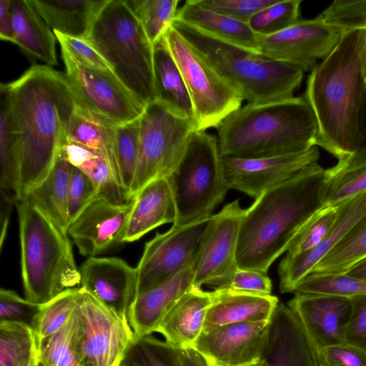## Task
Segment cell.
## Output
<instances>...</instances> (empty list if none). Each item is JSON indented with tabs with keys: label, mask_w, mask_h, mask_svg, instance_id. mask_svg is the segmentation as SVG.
I'll use <instances>...</instances> for the list:
<instances>
[{
	"label": "cell",
	"mask_w": 366,
	"mask_h": 366,
	"mask_svg": "<svg viewBox=\"0 0 366 366\" xmlns=\"http://www.w3.org/2000/svg\"><path fill=\"white\" fill-rule=\"evenodd\" d=\"M1 86L9 99L20 201L46 178L61 156L77 100L65 73L46 64H34Z\"/></svg>",
	"instance_id": "obj_1"
},
{
	"label": "cell",
	"mask_w": 366,
	"mask_h": 366,
	"mask_svg": "<svg viewBox=\"0 0 366 366\" xmlns=\"http://www.w3.org/2000/svg\"><path fill=\"white\" fill-rule=\"evenodd\" d=\"M366 30L342 34L332 51L311 71L304 98L317 124L316 147L341 159L361 144L359 122L366 91Z\"/></svg>",
	"instance_id": "obj_2"
},
{
	"label": "cell",
	"mask_w": 366,
	"mask_h": 366,
	"mask_svg": "<svg viewBox=\"0 0 366 366\" xmlns=\"http://www.w3.org/2000/svg\"><path fill=\"white\" fill-rule=\"evenodd\" d=\"M325 169L313 163L257 198L245 209L237 249L239 269L267 273L324 207Z\"/></svg>",
	"instance_id": "obj_3"
},
{
	"label": "cell",
	"mask_w": 366,
	"mask_h": 366,
	"mask_svg": "<svg viewBox=\"0 0 366 366\" xmlns=\"http://www.w3.org/2000/svg\"><path fill=\"white\" fill-rule=\"evenodd\" d=\"M222 157L257 158L302 152L316 147L317 124L304 97L246 104L218 126Z\"/></svg>",
	"instance_id": "obj_4"
},
{
	"label": "cell",
	"mask_w": 366,
	"mask_h": 366,
	"mask_svg": "<svg viewBox=\"0 0 366 366\" xmlns=\"http://www.w3.org/2000/svg\"><path fill=\"white\" fill-rule=\"evenodd\" d=\"M172 26L247 104L292 98L301 84L304 71L295 66L233 44L177 19Z\"/></svg>",
	"instance_id": "obj_5"
},
{
	"label": "cell",
	"mask_w": 366,
	"mask_h": 366,
	"mask_svg": "<svg viewBox=\"0 0 366 366\" xmlns=\"http://www.w3.org/2000/svg\"><path fill=\"white\" fill-rule=\"evenodd\" d=\"M15 205L25 298L42 305L64 291L78 287L79 269L66 232L28 199Z\"/></svg>",
	"instance_id": "obj_6"
},
{
	"label": "cell",
	"mask_w": 366,
	"mask_h": 366,
	"mask_svg": "<svg viewBox=\"0 0 366 366\" xmlns=\"http://www.w3.org/2000/svg\"><path fill=\"white\" fill-rule=\"evenodd\" d=\"M86 39L144 107L156 100L154 45L126 0H109Z\"/></svg>",
	"instance_id": "obj_7"
},
{
	"label": "cell",
	"mask_w": 366,
	"mask_h": 366,
	"mask_svg": "<svg viewBox=\"0 0 366 366\" xmlns=\"http://www.w3.org/2000/svg\"><path fill=\"white\" fill-rule=\"evenodd\" d=\"M176 206L174 226L212 216L229 189L217 137L194 130L178 164L166 177Z\"/></svg>",
	"instance_id": "obj_8"
},
{
	"label": "cell",
	"mask_w": 366,
	"mask_h": 366,
	"mask_svg": "<svg viewBox=\"0 0 366 366\" xmlns=\"http://www.w3.org/2000/svg\"><path fill=\"white\" fill-rule=\"evenodd\" d=\"M194 130L193 122L157 100L144 107L139 118L137 165L127 201L149 182L170 174Z\"/></svg>",
	"instance_id": "obj_9"
},
{
	"label": "cell",
	"mask_w": 366,
	"mask_h": 366,
	"mask_svg": "<svg viewBox=\"0 0 366 366\" xmlns=\"http://www.w3.org/2000/svg\"><path fill=\"white\" fill-rule=\"evenodd\" d=\"M162 39L187 86L194 112V129L217 128L243 99L171 24Z\"/></svg>",
	"instance_id": "obj_10"
},
{
	"label": "cell",
	"mask_w": 366,
	"mask_h": 366,
	"mask_svg": "<svg viewBox=\"0 0 366 366\" xmlns=\"http://www.w3.org/2000/svg\"><path fill=\"white\" fill-rule=\"evenodd\" d=\"M74 344L86 366H119L134 338L128 318L81 288L73 313Z\"/></svg>",
	"instance_id": "obj_11"
},
{
	"label": "cell",
	"mask_w": 366,
	"mask_h": 366,
	"mask_svg": "<svg viewBox=\"0 0 366 366\" xmlns=\"http://www.w3.org/2000/svg\"><path fill=\"white\" fill-rule=\"evenodd\" d=\"M61 57L65 75L80 105L116 127L140 118L144 107L113 71L83 64L64 51Z\"/></svg>",
	"instance_id": "obj_12"
},
{
	"label": "cell",
	"mask_w": 366,
	"mask_h": 366,
	"mask_svg": "<svg viewBox=\"0 0 366 366\" xmlns=\"http://www.w3.org/2000/svg\"><path fill=\"white\" fill-rule=\"evenodd\" d=\"M211 218L182 226L172 225L146 242L136 267V297L194 264Z\"/></svg>",
	"instance_id": "obj_13"
},
{
	"label": "cell",
	"mask_w": 366,
	"mask_h": 366,
	"mask_svg": "<svg viewBox=\"0 0 366 366\" xmlns=\"http://www.w3.org/2000/svg\"><path fill=\"white\" fill-rule=\"evenodd\" d=\"M244 212L236 199L212 216L195 259L193 287L214 290L238 269L237 243Z\"/></svg>",
	"instance_id": "obj_14"
},
{
	"label": "cell",
	"mask_w": 366,
	"mask_h": 366,
	"mask_svg": "<svg viewBox=\"0 0 366 366\" xmlns=\"http://www.w3.org/2000/svg\"><path fill=\"white\" fill-rule=\"evenodd\" d=\"M343 34L329 26L320 14L300 19L288 28L270 36L258 35L257 53L295 66L304 72L312 70L325 59Z\"/></svg>",
	"instance_id": "obj_15"
},
{
	"label": "cell",
	"mask_w": 366,
	"mask_h": 366,
	"mask_svg": "<svg viewBox=\"0 0 366 366\" xmlns=\"http://www.w3.org/2000/svg\"><path fill=\"white\" fill-rule=\"evenodd\" d=\"M269 321L225 325L203 331L191 348L207 366H244L263 357Z\"/></svg>",
	"instance_id": "obj_16"
},
{
	"label": "cell",
	"mask_w": 366,
	"mask_h": 366,
	"mask_svg": "<svg viewBox=\"0 0 366 366\" xmlns=\"http://www.w3.org/2000/svg\"><path fill=\"white\" fill-rule=\"evenodd\" d=\"M317 147L284 155L242 158L222 157L224 175L229 189L256 199L265 191L292 177L305 167L317 162Z\"/></svg>",
	"instance_id": "obj_17"
},
{
	"label": "cell",
	"mask_w": 366,
	"mask_h": 366,
	"mask_svg": "<svg viewBox=\"0 0 366 366\" xmlns=\"http://www.w3.org/2000/svg\"><path fill=\"white\" fill-rule=\"evenodd\" d=\"M131 202L97 197L70 222L67 234L83 256L97 257L125 243Z\"/></svg>",
	"instance_id": "obj_18"
},
{
	"label": "cell",
	"mask_w": 366,
	"mask_h": 366,
	"mask_svg": "<svg viewBox=\"0 0 366 366\" xmlns=\"http://www.w3.org/2000/svg\"><path fill=\"white\" fill-rule=\"evenodd\" d=\"M287 306L298 318L317 351L345 342V331L352 312L350 297L296 292Z\"/></svg>",
	"instance_id": "obj_19"
},
{
	"label": "cell",
	"mask_w": 366,
	"mask_h": 366,
	"mask_svg": "<svg viewBox=\"0 0 366 366\" xmlns=\"http://www.w3.org/2000/svg\"><path fill=\"white\" fill-rule=\"evenodd\" d=\"M79 287L127 318L136 297L137 272L127 262L115 257H90L81 264Z\"/></svg>",
	"instance_id": "obj_20"
},
{
	"label": "cell",
	"mask_w": 366,
	"mask_h": 366,
	"mask_svg": "<svg viewBox=\"0 0 366 366\" xmlns=\"http://www.w3.org/2000/svg\"><path fill=\"white\" fill-rule=\"evenodd\" d=\"M338 210L334 226L317 247L295 255L286 254L281 260L278 267L281 293L294 292L317 263L366 219V192L338 205Z\"/></svg>",
	"instance_id": "obj_21"
},
{
	"label": "cell",
	"mask_w": 366,
	"mask_h": 366,
	"mask_svg": "<svg viewBox=\"0 0 366 366\" xmlns=\"http://www.w3.org/2000/svg\"><path fill=\"white\" fill-rule=\"evenodd\" d=\"M262 358L267 366H319L317 351L297 316L282 302L270 320Z\"/></svg>",
	"instance_id": "obj_22"
},
{
	"label": "cell",
	"mask_w": 366,
	"mask_h": 366,
	"mask_svg": "<svg viewBox=\"0 0 366 366\" xmlns=\"http://www.w3.org/2000/svg\"><path fill=\"white\" fill-rule=\"evenodd\" d=\"M194 265L134 298L127 318L135 337L157 332L169 311L193 287Z\"/></svg>",
	"instance_id": "obj_23"
},
{
	"label": "cell",
	"mask_w": 366,
	"mask_h": 366,
	"mask_svg": "<svg viewBox=\"0 0 366 366\" xmlns=\"http://www.w3.org/2000/svg\"><path fill=\"white\" fill-rule=\"evenodd\" d=\"M130 202L125 242L138 240L153 229L176 220V206L166 177L149 182Z\"/></svg>",
	"instance_id": "obj_24"
},
{
	"label": "cell",
	"mask_w": 366,
	"mask_h": 366,
	"mask_svg": "<svg viewBox=\"0 0 366 366\" xmlns=\"http://www.w3.org/2000/svg\"><path fill=\"white\" fill-rule=\"evenodd\" d=\"M212 292L193 287L166 315L157 332L179 349L191 347L203 331Z\"/></svg>",
	"instance_id": "obj_25"
},
{
	"label": "cell",
	"mask_w": 366,
	"mask_h": 366,
	"mask_svg": "<svg viewBox=\"0 0 366 366\" xmlns=\"http://www.w3.org/2000/svg\"><path fill=\"white\" fill-rule=\"evenodd\" d=\"M203 331L244 322L269 321L279 302L276 296L257 295L227 290L212 291ZM202 331V332H203Z\"/></svg>",
	"instance_id": "obj_26"
},
{
	"label": "cell",
	"mask_w": 366,
	"mask_h": 366,
	"mask_svg": "<svg viewBox=\"0 0 366 366\" xmlns=\"http://www.w3.org/2000/svg\"><path fill=\"white\" fill-rule=\"evenodd\" d=\"M14 44L27 56L52 66L58 65L56 37L30 0H12Z\"/></svg>",
	"instance_id": "obj_27"
},
{
	"label": "cell",
	"mask_w": 366,
	"mask_h": 366,
	"mask_svg": "<svg viewBox=\"0 0 366 366\" xmlns=\"http://www.w3.org/2000/svg\"><path fill=\"white\" fill-rule=\"evenodd\" d=\"M109 0H30L53 30L64 35L87 39Z\"/></svg>",
	"instance_id": "obj_28"
},
{
	"label": "cell",
	"mask_w": 366,
	"mask_h": 366,
	"mask_svg": "<svg viewBox=\"0 0 366 366\" xmlns=\"http://www.w3.org/2000/svg\"><path fill=\"white\" fill-rule=\"evenodd\" d=\"M154 80L156 100L194 126V112L187 86L162 37L154 45Z\"/></svg>",
	"instance_id": "obj_29"
},
{
	"label": "cell",
	"mask_w": 366,
	"mask_h": 366,
	"mask_svg": "<svg viewBox=\"0 0 366 366\" xmlns=\"http://www.w3.org/2000/svg\"><path fill=\"white\" fill-rule=\"evenodd\" d=\"M116 128L76 102L68 124L66 142L102 154L110 163L120 184L116 158Z\"/></svg>",
	"instance_id": "obj_30"
},
{
	"label": "cell",
	"mask_w": 366,
	"mask_h": 366,
	"mask_svg": "<svg viewBox=\"0 0 366 366\" xmlns=\"http://www.w3.org/2000/svg\"><path fill=\"white\" fill-rule=\"evenodd\" d=\"M214 36L257 53L258 35L248 24L204 9L188 0L178 9L176 18Z\"/></svg>",
	"instance_id": "obj_31"
},
{
	"label": "cell",
	"mask_w": 366,
	"mask_h": 366,
	"mask_svg": "<svg viewBox=\"0 0 366 366\" xmlns=\"http://www.w3.org/2000/svg\"><path fill=\"white\" fill-rule=\"evenodd\" d=\"M366 192V148H360L325 169L324 207H337Z\"/></svg>",
	"instance_id": "obj_32"
},
{
	"label": "cell",
	"mask_w": 366,
	"mask_h": 366,
	"mask_svg": "<svg viewBox=\"0 0 366 366\" xmlns=\"http://www.w3.org/2000/svg\"><path fill=\"white\" fill-rule=\"evenodd\" d=\"M71 169V164L60 156L46 178L25 198L66 233Z\"/></svg>",
	"instance_id": "obj_33"
},
{
	"label": "cell",
	"mask_w": 366,
	"mask_h": 366,
	"mask_svg": "<svg viewBox=\"0 0 366 366\" xmlns=\"http://www.w3.org/2000/svg\"><path fill=\"white\" fill-rule=\"evenodd\" d=\"M72 166L82 171L103 197L115 204L126 203L125 194L108 160L100 153L66 142L61 153Z\"/></svg>",
	"instance_id": "obj_34"
},
{
	"label": "cell",
	"mask_w": 366,
	"mask_h": 366,
	"mask_svg": "<svg viewBox=\"0 0 366 366\" xmlns=\"http://www.w3.org/2000/svg\"><path fill=\"white\" fill-rule=\"evenodd\" d=\"M39 343L27 325L0 322V366H37Z\"/></svg>",
	"instance_id": "obj_35"
},
{
	"label": "cell",
	"mask_w": 366,
	"mask_h": 366,
	"mask_svg": "<svg viewBox=\"0 0 366 366\" xmlns=\"http://www.w3.org/2000/svg\"><path fill=\"white\" fill-rule=\"evenodd\" d=\"M0 93V187L1 191L12 197L16 202L19 199V160L11 128L9 96L1 86Z\"/></svg>",
	"instance_id": "obj_36"
},
{
	"label": "cell",
	"mask_w": 366,
	"mask_h": 366,
	"mask_svg": "<svg viewBox=\"0 0 366 366\" xmlns=\"http://www.w3.org/2000/svg\"><path fill=\"white\" fill-rule=\"evenodd\" d=\"M366 257V219L325 255L311 273L343 274Z\"/></svg>",
	"instance_id": "obj_37"
},
{
	"label": "cell",
	"mask_w": 366,
	"mask_h": 366,
	"mask_svg": "<svg viewBox=\"0 0 366 366\" xmlns=\"http://www.w3.org/2000/svg\"><path fill=\"white\" fill-rule=\"evenodd\" d=\"M119 366H182L181 349L152 335L134 336Z\"/></svg>",
	"instance_id": "obj_38"
},
{
	"label": "cell",
	"mask_w": 366,
	"mask_h": 366,
	"mask_svg": "<svg viewBox=\"0 0 366 366\" xmlns=\"http://www.w3.org/2000/svg\"><path fill=\"white\" fill-rule=\"evenodd\" d=\"M151 43L156 44L176 18L178 0H126Z\"/></svg>",
	"instance_id": "obj_39"
},
{
	"label": "cell",
	"mask_w": 366,
	"mask_h": 366,
	"mask_svg": "<svg viewBox=\"0 0 366 366\" xmlns=\"http://www.w3.org/2000/svg\"><path fill=\"white\" fill-rule=\"evenodd\" d=\"M80 292V287L69 289L42 305L34 328L38 343L66 325L74 312Z\"/></svg>",
	"instance_id": "obj_40"
},
{
	"label": "cell",
	"mask_w": 366,
	"mask_h": 366,
	"mask_svg": "<svg viewBox=\"0 0 366 366\" xmlns=\"http://www.w3.org/2000/svg\"><path fill=\"white\" fill-rule=\"evenodd\" d=\"M139 138V119L116 128V158L119 182L124 192L125 199L137 165Z\"/></svg>",
	"instance_id": "obj_41"
},
{
	"label": "cell",
	"mask_w": 366,
	"mask_h": 366,
	"mask_svg": "<svg viewBox=\"0 0 366 366\" xmlns=\"http://www.w3.org/2000/svg\"><path fill=\"white\" fill-rule=\"evenodd\" d=\"M300 0H277L254 14L248 24L259 36L277 34L300 20Z\"/></svg>",
	"instance_id": "obj_42"
},
{
	"label": "cell",
	"mask_w": 366,
	"mask_h": 366,
	"mask_svg": "<svg viewBox=\"0 0 366 366\" xmlns=\"http://www.w3.org/2000/svg\"><path fill=\"white\" fill-rule=\"evenodd\" d=\"M73 315L54 335L39 342V361L46 366H86L74 344Z\"/></svg>",
	"instance_id": "obj_43"
},
{
	"label": "cell",
	"mask_w": 366,
	"mask_h": 366,
	"mask_svg": "<svg viewBox=\"0 0 366 366\" xmlns=\"http://www.w3.org/2000/svg\"><path fill=\"white\" fill-rule=\"evenodd\" d=\"M338 212V206L323 207L318 210L294 239L287 254L295 255L317 247L334 226Z\"/></svg>",
	"instance_id": "obj_44"
},
{
	"label": "cell",
	"mask_w": 366,
	"mask_h": 366,
	"mask_svg": "<svg viewBox=\"0 0 366 366\" xmlns=\"http://www.w3.org/2000/svg\"><path fill=\"white\" fill-rule=\"evenodd\" d=\"M295 293L334 294L351 297L366 295V281L345 274H309L295 287Z\"/></svg>",
	"instance_id": "obj_45"
},
{
	"label": "cell",
	"mask_w": 366,
	"mask_h": 366,
	"mask_svg": "<svg viewBox=\"0 0 366 366\" xmlns=\"http://www.w3.org/2000/svg\"><path fill=\"white\" fill-rule=\"evenodd\" d=\"M320 16L325 23L342 34L366 30V0H335Z\"/></svg>",
	"instance_id": "obj_46"
},
{
	"label": "cell",
	"mask_w": 366,
	"mask_h": 366,
	"mask_svg": "<svg viewBox=\"0 0 366 366\" xmlns=\"http://www.w3.org/2000/svg\"><path fill=\"white\" fill-rule=\"evenodd\" d=\"M41 306L21 297L14 290H0V322L21 323L34 329Z\"/></svg>",
	"instance_id": "obj_47"
},
{
	"label": "cell",
	"mask_w": 366,
	"mask_h": 366,
	"mask_svg": "<svg viewBox=\"0 0 366 366\" xmlns=\"http://www.w3.org/2000/svg\"><path fill=\"white\" fill-rule=\"evenodd\" d=\"M209 10L248 24L252 16L277 0H193Z\"/></svg>",
	"instance_id": "obj_48"
},
{
	"label": "cell",
	"mask_w": 366,
	"mask_h": 366,
	"mask_svg": "<svg viewBox=\"0 0 366 366\" xmlns=\"http://www.w3.org/2000/svg\"><path fill=\"white\" fill-rule=\"evenodd\" d=\"M272 282L267 273L252 269H239L214 290H227L257 295H269Z\"/></svg>",
	"instance_id": "obj_49"
},
{
	"label": "cell",
	"mask_w": 366,
	"mask_h": 366,
	"mask_svg": "<svg viewBox=\"0 0 366 366\" xmlns=\"http://www.w3.org/2000/svg\"><path fill=\"white\" fill-rule=\"evenodd\" d=\"M97 197L98 192L91 179L71 165L68 197L69 224Z\"/></svg>",
	"instance_id": "obj_50"
},
{
	"label": "cell",
	"mask_w": 366,
	"mask_h": 366,
	"mask_svg": "<svg viewBox=\"0 0 366 366\" xmlns=\"http://www.w3.org/2000/svg\"><path fill=\"white\" fill-rule=\"evenodd\" d=\"M54 32L61 51L67 52L83 64L113 71L109 64L86 39L64 35L57 31Z\"/></svg>",
	"instance_id": "obj_51"
},
{
	"label": "cell",
	"mask_w": 366,
	"mask_h": 366,
	"mask_svg": "<svg viewBox=\"0 0 366 366\" xmlns=\"http://www.w3.org/2000/svg\"><path fill=\"white\" fill-rule=\"evenodd\" d=\"M319 366H366V352L346 342L317 351Z\"/></svg>",
	"instance_id": "obj_52"
},
{
	"label": "cell",
	"mask_w": 366,
	"mask_h": 366,
	"mask_svg": "<svg viewBox=\"0 0 366 366\" xmlns=\"http://www.w3.org/2000/svg\"><path fill=\"white\" fill-rule=\"evenodd\" d=\"M350 299L352 312L345 341L366 352V295H353Z\"/></svg>",
	"instance_id": "obj_53"
},
{
	"label": "cell",
	"mask_w": 366,
	"mask_h": 366,
	"mask_svg": "<svg viewBox=\"0 0 366 366\" xmlns=\"http://www.w3.org/2000/svg\"><path fill=\"white\" fill-rule=\"evenodd\" d=\"M0 39L14 44L12 0L0 1Z\"/></svg>",
	"instance_id": "obj_54"
},
{
	"label": "cell",
	"mask_w": 366,
	"mask_h": 366,
	"mask_svg": "<svg viewBox=\"0 0 366 366\" xmlns=\"http://www.w3.org/2000/svg\"><path fill=\"white\" fill-rule=\"evenodd\" d=\"M16 204V200L1 191L0 197V248L2 249L4 240L6 237L10 215L12 207Z\"/></svg>",
	"instance_id": "obj_55"
},
{
	"label": "cell",
	"mask_w": 366,
	"mask_h": 366,
	"mask_svg": "<svg viewBox=\"0 0 366 366\" xmlns=\"http://www.w3.org/2000/svg\"><path fill=\"white\" fill-rule=\"evenodd\" d=\"M182 366H207L204 359L192 348L181 349Z\"/></svg>",
	"instance_id": "obj_56"
},
{
	"label": "cell",
	"mask_w": 366,
	"mask_h": 366,
	"mask_svg": "<svg viewBox=\"0 0 366 366\" xmlns=\"http://www.w3.org/2000/svg\"><path fill=\"white\" fill-rule=\"evenodd\" d=\"M343 274L351 278L366 281V257L356 263Z\"/></svg>",
	"instance_id": "obj_57"
},
{
	"label": "cell",
	"mask_w": 366,
	"mask_h": 366,
	"mask_svg": "<svg viewBox=\"0 0 366 366\" xmlns=\"http://www.w3.org/2000/svg\"><path fill=\"white\" fill-rule=\"evenodd\" d=\"M359 132L361 140L360 148H366V91L360 110Z\"/></svg>",
	"instance_id": "obj_58"
},
{
	"label": "cell",
	"mask_w": 366,
	"mask_h": 366,
	"mask_svg": "<svg viewBox=\"0 0 366 366\" xmlns=\"http://www.w3.org/2000/svg\"><path fill=\"white\" fill-rule=\"evenodd\" d=\"M244 366H267V364L264 358H262L261 360H259L255 362H253L252 364L247 365Z\"/></svg>",
	"instance_id": "obj_59"
},
{
	"label": "cell",
	"mask_w": 366,
	"mask_h": 366,
	"mask_svg": "<svg viewBox=\"0 0 366 366\" xmlns=\"http://www.w3.org/2000/svg\"><path fill=\"white\" fill-rule=\"evenodd\" d=\"M363 66H364L365 77V79H366V42H365V53H364V64H363Z\"/></svg>",
	"instance_id": "obj_60"
},
{
	"label": "cell",
	"mask_w": 366,
	"mask_h": 366,
	"mask_svg": "<svg viewBox=\"0 0 366 366\" xmlns=\"http://www.w3.org/2000/svg\"><path fill=\"white\" fill-rule=\"evenodd\" d=\"M37 366H46L44 364H43L42 362H39V364L37 365Z\"/></svg>",
	"instance_id": "obj_61"
}]
</instances>
